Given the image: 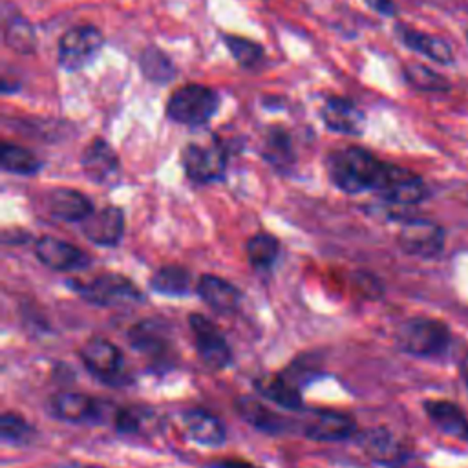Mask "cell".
<instances>
[{
	"label": "cell",
	"instance_id": "cell-27",
	"mask_svg": "<svg viewBox=\"0 0 468 468\" xmlns=\"http://www.w3.org/2000/svg\"><path fill=\"white\" fill-rule=\"evenodd\" d=\"M400 38L408 48H411L413 51H417L420 55L430 57L435 62L448 64L453 58L450 44L446 40L439 38V37L419 33V31H413V29H402Z\"/></svg>",
	"mask_w": 468,
	"mask_h": 468
},
{
	"label": "cell",
	"instance_id": "cell-16",
	"mask_svg": "<svg viewBox=\"0 0 468 468\" xmlns=\"http://www.w3.org/2000/svg\"><path fill=\"white\" fill-rule=\"evenodd\" d=\"M360 446L375 463L391 468L400 466L408 457L404 446L397 441V437L384 428L364 431L360 435Z\"/></svg>",
	"mask_w": 468,
	"mask_h": 468
},
{
	"label": "cell",
	"instance_id": "cell-7",
	"mask_svg": "<svg viewBox=\"0 0 468 468\" xmlns=\"http://www.w3.org/2000/svg\"><path fill=\"white\" fill-rule=\"evenodd\" d=\"M373 190L395 205H415L428 194L424 181L417 174L386 163L380 168Z\"/></svg>",
	"mask_w": 468,
	"mask_h": 468
},
{
	"label": "cell",
	"instance_id": "cell-36",
	"mask_svg": "<svg viewBox=\"0 0 468 468\" xmlns=\"http://www.w3.org/2000/svg\"><path fill=\"white\" fill-rule=\"evenodd\" d=\"M208 468H260L249 461H241V459H221L212 463Z\"/></svg>",
	"mask_w": 468,
	"mask_h": 468
},
{
	"label": "cell",
	"instance_id": "cell-38",
	"mask_svg": "<svg viewBox=\"0 0 468 468\" xmlns=\"http://www.w3.org/2000/svg\"><path fill=\"white\" fill-rule=\"evenodd\" d=\"M55 468H102L99 464H84V463H64V464H58Z\"/></svg>",
	"mask_w": 468,
	"mask_h": 468
},
{
	"label": "cell",
	"instance_id": "cell-8",
	"mask_svg": "<svg viewBox=\"0 0 468 468\" xmlns=\"http://www.w3.org/2000/svg\"><path fill=\"white\" fill-rule=\"evenodd\" d=\"M102 48V33L95 26H75L58 40V62L75 71L88 66Z\"/></svg>",
	"mask_w": 468,
	"mask_h": 468
},
{
	"label": "cell",
	"instance_id": "cell-32",
	"mask_svg": "<svg viewBox=\"0 0 468 468\" xmlns=\"http://www.w3.org/2000/svg\"><path fill=\"white\" fill-rule=\"evenodd\" d=\"M404 75L411 86L417 90H428V91H444L448 90V80L439 75L437 71L422 66V64H408L404 68Z\"/></svg>",
	"mask_w": 468,
	"mask_h": 468
},
{
	"label": "cell",
	"instance_id": "cell-4",
	"mask_svg": "<svg viewBox=\"0 0 468 468\" xmlns=\"http://www.w3.org/2000/svg\"><path fill=\"white\" fill-rule=\"evenodd\" d=\"M69 285L90 303L95 305H121V303H132L141 302L143 292L137 289V285L128 280L122 274H99L90 280H71Z\"/></svg>",
	"mask_w": 468,
	"mask_h": 468
},
{
	"label": "cell",
	"instance_id": "cell-30",
	"mask_svg": "<svg viewBox=\"0 0 468 468\" xmlns=\"http://www.w3.org/2000/svg\"><path fill=\"white\" fill-rule=\"evenodd\" d=\"M35 435V428L18 413H2L0 417V437L4 442L24 444Z\"/></svg>",
	"mask_w": 468,
	"mask_h": 468
},
{
	"label": "cell",
	"instance_id": "cell-9",
	"mask_svg": "<svg viewBox=\"0 0 468 468\" xmlns=\"http://www.w3.org/2000/svg\"><path fill=\"white\" fill-rule=\"evenodd\" d=\"M188 325L194 336V346L199 358L210 369H223L232 360V351L218 325L199 313L188 316Z\"/></svg>",
	"mask_w": 468,
	"mask_h": 468
},
{
	"label": "cell",
	"instance_id": "cell-39",
	"mask_svg": "<svg viewBox=\"0 0 468 468\" xmlns=\"http://www.w3.org/2000/svg\"><path fill=\"white\" fill-rule=\"evenodd\" d=\"M459 369H461V378H463V382H464L466 388H468V355L461 360Z\"/></svg>",
	"mask_w": 468,
	"mask_h": 468
},
{
	"label": "cell",
	"instance_id": "cell-13",
	"mask_svg": "<svg viewBox=\"0 0 468 468\" xmlns=\"http://www.w3.org/2000/svg\"><path fill=\"white\" fill-rule=\"evenodd\" d=\"M35 256L53 271H75L88 265V256L77 245L55 236H40L35 241Z\"/></svg>",
	"mask_w": 468,
	"mask_h": 468
},
{
	"label": "cell",
	"instance_id": "cell-35",
	"mask_svg": "<svg viewBox=\"0 0 468 468\" xmlns=\"http://www.w3.org/2000/svg\"><path fill=\"white\" fill-rule=\"evenodd\" d=\"M265 157H267L272 165H276V166H283V165H289V163H291L292 154H291L289 137H287L282 130H272V132L269 133Z\"/></svg>",
	"mask_w": 468,
	"mask_h": 468
},
{
	"label": "cell",
	"instance_id": "cell-21",
	"mask_svg": "<svg viewBox=\"0 0 468 468\" xmlns=\"http://www.w3.org/2000/svg\"><path fill=\"white\" fill-rule=\"evenodd\" d=\"M80 163H82L84 174L95 183H108L110 179L115 177L119 170L117 154L102 139H95L91 144L86 146Z\"/></svg>",
	"mask_w": 468,
	"mask_h": 468
},
{
	"label": "cell",
	"instance_id": "cell-28",
	"mask_svg": "<svg viewBox=\"0 0 468 468\" xmlns=\"http://www.w3.org/2000/svg\"><path fill=\"white\" fill-rule=\"evenodd\" d=\"M0 165L5 172L20 176H33L42 168L40 159L33 152L13 143H4L0 152Z\"/></svg>",
	"mask_w": 468,
	"mask_h": 468
},
{
	"label": "cell",
	"instance_id": "cell-20",
	"mask_svg": "<svg viewBox=\"0 0 468 468\" xmlns=\"http://www.w3.org/2000/svg\"><path fill=\"white\" fill-rule=\"evenodd\" d=\"M48 208L53 218L68 223H82L93 212L91 201L82 192L73 188L51 190L48 196Z\"/></svg>",
	"mask_w": 468,
	"mask_h": 468
},
{
	"label": "cell",
	"instance_id": "cell-2",
	"mask_svg": "<svg viewBox=\"0 0 468 468\" xmlns=\"http://www.w3.org/2000/svg\"><path fill=\"white\" fill-rule=\"evenodd\" d=\"M395 342L413 356H439L450 346V329L439 320L415 316L399 325Z\"/></svg>",
	"mask_w": 468,
	"mask_h": 468
},
{
	"label": "cell",
	"instance_id": "cell-33",
	"mask_svg": "<svg viewBox=\"0 0 468 468\" xmlns=\"http://www.w3.org/2000/svg\"><path fill=\"white\" fill-rule=\"evenodd\" d=\"M225 44L232 57L245 68H254L263 58V49L247 38L236 37V35H225Z\"/></svg>",
	"mask_w": 468,
	"mask_h": 468
},
{
	"label": "cell",
	"instance_id": "cell-5",
	"mask_svg": "<svg viewBox=\"0 0 468 468\" xmlns=\"http://www.w3.org/2000/svg\"><path fill=\"white\" fill-rule=\"evenodd\" d=\"M79 355L86 369L101 382L112 386H121L128 382L124 356L121 349L110 340L102 336H91L82 344Z\"/></svg>",
	"mask_w": 468,
	"mask_h": 468
},
{
	"label": "cell",
	"instance_id": "cell-10",
	"mask_svg": "<svg viewBox=\"0 0 468 468\" xmlns=\"http://www.w3.org/2000/svg\"><path fill=\"white\" fill-rule=\"evenodd\" d=\"M183 166L196 183H210L223 177L227 154L219 143H190L183 150Z\"/></svg>",
	"mask_w": 468,
	"mask_h": 468
},
{
	"label": "cell",
	"instance_id": "cell-1",
	"mask_svg": "<svg viewBox=\"0 0 468 468\" xmlns=\"http://www.w3.org/2000/svg\"><path fill=\"white\" fill-rule=\"evenodd\" d=\"M382 165L371 152L358 146L336 150L327 159L331 181L347 194L373 190Z\"/></svg>",
	"mask_w": 468,
	"mask_h": 468
},
{
	"label": "cell",
	"instance_id": "cell-15",
	"mask_svg": "<svg viewBox=\"0 0 468 468\" xmlns=\"http://www.w3.org/2000/svg\"><path fill=\"white\" fill-rule=\"evenodd\" d=\"M181 424L185 433L197 444L214 448L225 442V437H227L225 426L210 411H205L199 408L185 410L181 413Z\"/></svg>",
	"mask_w": 468,
	"mask_h": 468
},
{
	"label": "cell",
	"instance_id": "cell-18",
	"mask_svg": "<svg viewBox=\"0 0 468 468\" xmlns=\"http://www.w3.org/2000/svg\"><path fill=\"white\" fill-rule=\"evenodd\" d=\"M49 411L66 422H90L99 417V402L77 391H60L49 399Z\"/></svg>",
	"mask_w": 468,
	"mask_h": 468
},
{
	"label": "cell",
	"instance_id": "cell-37",
	"mask_svg": "<svg viewBox=\"0 0 468 468\" xmlns=\"http://www.w3.org/2000/svg\"><path fill=\"white\" fill-rule=\"evenodd\" d=\"M375 11L382 13V15H391L395 11V5L391 4V0H366Z\"/></svg>",
	"mask_w": 468,
	"mask_h": 468
},
{
	"label": "cell",
	"instance_id": "cell-23",
	"mask_svg": "<svg viewBox=\"0 0 468 468\" xmlns=\"http://www.w3.org/2000/svg\"><path fill=\"white\" fill-rule=\"evenodd\" d=\"M424 410L430 420L444 433L457 439H468V419L464 411L450 400H426Z\"/></svg>",
	"mask_w": 468,
	"mask_h": 468
},
{
	"label": "cell",
	"instance_id": "cell-11",
	"mask_svg": "<svg viewBox=\"0 0 468 468\" xmlns=\"http://www.w3.org/2000/svg\"><path fill=\"white\" fill-rule=\"evenodd\" d=\"M397 241L411 256L433 258L444 247V230L430 219H410L400 227Z\"/></svg>",
	"mask_w": 468,
	"mask_h": 468
},
{
	"label": "cell",
	"instance_id": "cell-12",
	"mask_svg": "<svg viewBox=\"0 0 468 468\" xmlns=\"http://www.w3.org/2000/svg\"><path fill=\"white\" fill-rule=\"evenodd\" d=\"M303 435L316 442H335L355 435V420L335 410H313L302 428Z\"/></svg>",
	"mask_w": 468,
	"mask_h": 468
},
{
	"label": "cell",
	"instance_id": "cell-34",
	"mask_svg": "<svg viewBox=\"0 0 468 468\" xmlns=\"http://www.w3.org/2000/svg\"><path fill=\"white\" fill-rule=\"evenodd\" d=\"M5 40L13 49L22 53L31 51L35 46V35L31 26L20 18H13V22L5 27Z\"/></svg>",
	"mask_w": 468,
	"mask_h": 468
},
{
	"label": "cell",
	"instance_id": "cell-25",
	"mask_svg": "<svg viewBox=\"0 0 468 468\" xmlns=\"http://www.w3.org/2000/svg\"><path fill=\"white\" fill-rule=\"evenodd\" d=\"M159 424V415L150 408L143 406H124L119 408L113 415V426L119 433L128 435H144L155 430Z\"/></svg>",
	"mask_w": 468,
	"mask_h": 468
},
{
	"label": "cell",
	"instance_id": "cell-17",
	"mask_svg": "<svg viewBox=\"0 0 468 468\" xmlns=\"http://www.w3.org/2000/svg\"><path fill=\"white\" fill-rule=\"evenodd\" d=\"M196 291L210 309L221 314L234 313L241 302L239 289L216 274H203L196 285Z\"/></svg>",
	"mask_w": 468,
	"mask_h": 468
},
{
	"label": "cell",
	"instance_id": "cell-29",
	"mask_svg": "<svg viewBox=\"0 0 468 468\" xmlns=\"http://www.w3.org/2000/svg\"><path fill=\"white\" fill-rule=\"evenodd\" d=\"M280 243L269 232H258L250 236L245 243V254L252 267L256 269H269L278 258Z\"/></svg>",
	"mask_w": 468,
	"mask_h": 468
},
{
	"label": "cell",
	"instance_id": "cell-14",
	"mask_svg": "<svg viewBox=\"0 0 468 468\" xmlns=\"http://www.w3.org/2000/svg\"><path fill=\"white\" fill-rule=\"evenodd\" d=\"M124 232V214L119 207H104L93 210L82 221V234L95 245L113 247L121 241Z\"/></svg>",
	"mask_w": 468,
	"mask_h": 468
},
{
	"label": "cell",
	"instance_id": "cell-22",
	"mask_svg": "<svg viewBox=\"0 0 468 468\" xmlns=\"http://www.w3.org/2000/svg\"><path fill=\"white\" fill-rule=\"evenodd\" d=\"M254 388L260 395H263V399L272 400L282 408L300 410L303 406L300 388L283 371L256 378Z\"/></svg>",
	"mask_w": 468,
	"mask_h": 468
},
{
	"label": "cell",
	"instance_id": "cell-24",
	"mask_svg": "<svg viewBox=\"0 0 468 468\" xmlns=\"http://www.w3.org/2000/svg\"><path fill=\"white\" fill-rule=\"evenodd\" d=\"M236 410L243 420H247L250 426H254L260 431L265 433H282L287 428V419L280 413L272 411L263 402L250 399V397H239L236 400Z\"/></svg>",
	"mask_w": 468,
	"mask_h": 468
},
{
	"label": "cell",
	"instance_id": "cell-19",
	"mask_svg": "<svg viewBox=\"0 0 468 468\" xmlns=\"http://www.w3.org/2000/svg\"><path fill=\"white\" fill-rule=\"evenodd\" d=\"M322 121L325 126L338 133H360L364 128V113L360 108L344 97H329L322 106Z\"/></svg>",
	"mask_w": 468,
	"mask_h": 468
},
{
	"label": "cell",
	"instance_id": "cell-26",
	"mask_svg": "<svg viewBox=\"0 0 468 468\" xmlns=\"http://www.w3.org/2000/svg\"><path fill=\"white\" fill-rule=\"evenodd\" d=\"M190 283H192V274L188 269L181 265H163L150 278V287L155 292L166 294V296L188 294Z\"/></svg>",
	"mask_w": 468,
	"mask_h": 468
},
{
	"label": "cell",
	"instance_id": "cell-6",
	"mask_svg": "<svg viewBox=\"0 0 468 468\" xmlns=\"http://www.w3.org/2000/svg\"><path fill=\"white\" fill-rule=\"evenodd\" d=\"M128 338L133 349L146 356L155 369L163 371L174 366V346L170 331L161 320L148 318L137 322L130 327Z\"/></svg>",
	"mask_w": 468,
	"mask_h": 468
},
{
	"label": "cell",
	"instance_id": "cell-31",
	"mask_svg": "<svg viewBox=\"0 0 468 468\" xmlns=\"http://www.w3.org/2000/svg\"><path fill=\"white\" fill-rule=\"evenodd\" d=\"M139 64H141L144 77H148L155 82H166L174 77L172 62L168 60V57L163 51H159L155 48L143 51Z\"/></svg>",
	"mask_w": 468,
	"mask_h": 468
},
{
	"label": "cell",
	"instance_id": "cell-3",
	"mask_svg": "<svg viewBox=\"0 0 468 468\" xmlns=\"http://www.w3.org/2000/svg\"><path fill=\"white\" fill-rule=\"evenodd\" d=\"M218 106L219 97L212 88L201 84H186L170 95L166 113L179 124L201 126L210 121Z\"/></svg>",
	"mask_w": 468,
	"mask_h": 468
}]
</instances>
